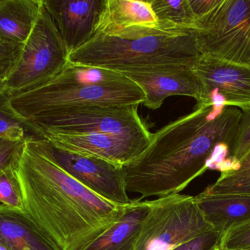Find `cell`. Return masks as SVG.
Listing matches in <instances>:
<instances>
[{"mask_svg": "<svg viewBox=\"0 0 250 250\" xmlns=\"http://www.w3.org/2000/svg\"><path fill=\"white\" fill-rule=\"evenodd\" d=\"M23 211L60 250H83L117 223L127 205L101 198L66 173L28 136L13 166Z\"/></svg>", "mask_w": 250, "mask_h": 250, "instance_id": "6da1fadb", "label": "cell"}, {"mask_svg": "<svg viewBox=\"0 0 250 250\" xmlns=\"http://www.w3.org/2000/svg\"><path fill=\"white\" fill-rule=\"evenodd\" d=\"M242 115L235 107L196 104L152 134L146 149L124 167L126 191L141 200L179 194L207 171L217 144L233 146Z\"/></svg>", "mask_w": 250, "mask_h": 250, "instance_id": "7a4b0ae2", "label": "cell"}, {"mask_svg": "<svg viewBox=\"0 0 250 250\" xmlns=\"http://www.w3.org/2000/svg\"><path fill=\"white\" fill-rule=\"evenodd\" d=\"M195 33L168 21L94 33L69 54L68 63L120 72L160 66H193L200 55Z\"/></svg>", "mask_w": 250, "mask_h": 250, "instance_id": "3957f363", "label": "cell"}, {"mask_svg": "<svg viewBox=\"0 0 250 250\" xmlns=\"http://www.w3.org/2000/svg\"><path fill=\"white\" fill-rule=\"evenodd\" d=\"M145 99L142 89L118 72L68 63L48 82L10 95V104L26 124L60 109L91 104L138 106Z\"/></svg>", "mask_w": 250, "mask_h": 250, "instance_id": "277c9868", "label": "cell"}, {"mask_svg": "<svg viewBox=\"0 0 250 250\" xmlns=\"http://www.w3.org/2000/svg\"><path fill=\"white\" fill-rule=\"evenodd\" d=\"M138 105L76 106L54 110L26 123L34 135L50 132L61 135L108 134L151 139L152 133L143 123Z\"/></svg>", "mask_w": 250, "mask_h": 250, "instance_id": "5b68a950", "label": "cell"}, {"mask_svg": "<svg viewBox=\"0 0 250 250\" xmlns=\"http://www.w3.org/2000/svg\"><path fill=\"white\" fill-rule=\"evenodd\" d=\"M193 32L200 54L250 66V0H215Z\"/></svg>", "mask_w": 250, "mask_h": 250, "instance_id": "8992f818", "label": "cell"}, {"mask_svg": "<svg viewBox=\"0 0 250 250\" xmlns=\"http://www.w3.org/2000/svg\"><path fill=\"white\" fill-rule=\"evenodd\" d=\"M211 230L194 197L167 195L149 201L132 250H173Z\"/></svg>", "mask_w": 250, "mask_h": 250, "instance_id": "52a82bcc", "label": "cell"}, {"mask_svg": "<svg viewBox=\"0 0 250 250\" xmlns=\"http://www.w3.org/2000/svg\"><path fill=\"white\" fill-rule=\"evenodd\" d=\"M68 57L57 26L42 2L35 27L23 44L19 63L4 82L6 92L11 95L48 82L62 71Z\"/></svg>", "mask_w": 250, "mask_h": 250, "instance_id": "ba28073f", "label": "cell"}, {"mask_svg": "<svg viewBox=\"0 0 250 250\" xmlns=\"http://www.w3.org/2000/svg\"><path fill=\"white\" fill-rule=\"evenodd\" d=\"M42 149L66 173L101 198L119 205L132 202L126 189L124 167L90 156L68 152L38 137Z\"/></svg>", "mask_w": 250, "mask_h": 250, "instance_id": "9c48e42d", "label": "cell"}, {"mask_svg": "<svg viewBox=\"0 0 250 250\" xmlns=\"http://www.w3.org/2000/svg\"><path fill=\"white\" fill-rule=\"evenodd\" d=\"M192 69L202 86V104L250 110V66L200 54Z\"/></svg>", "mask_w": 250, "mask_h": 250, "instance_id": "30bf717a", "label": "cell"}, {"mask_svg": "<svg viewBox=\"0 0 250 250\" xmlns=\"http://www.w3.org/2000/svg\"><path fill=\"white\" fill-rule=\"evenodd\" d=\"M120 73L135 82L146 95L143 105L157 110L173 95L191 97L196 104L204 101L203 90L192 66H160L127 69Z\"/></svg>", "mask_w": 250, "mask_h": 250, "instance_id": "8fae6325", "label": "cell"}, {"mask_svg": "<svg viewBox=\"0 0 250 250\" xmlns=\"http://www.w3.org/2000/svg\"><path fill=\"white\" fill-rule=\"evenodd\" d=\"M36 135L60 149L102 159L123 167L136 159L151 140L108 134L61 135L42 132Z\"/></svg>", "mask_w": 250, "mask_h": 250, "instance_id": "7c38bea8", "label": "cell"}, {"mask_svg": "<svg viewBox=\"0 0 250 250\" xmlns=\"http://www.w3.org/2000/svg\"><path fill=\"white\" fill-rule=\"evenodd\" d=\"M69 54L95 32L105 0H42Z\"/></svg>", "mask_w": 250, "mask_h": 250, "instance_id": "4fadbf2b", "label": "cell"}, {"mask_svg": "<svg viewBox=\"0 0 250 250\" xmlns=\"http://www.w3.org/2000/svg\"><path fill=\"white\" fill-rule=\"evenodd\" d=\"M207 223L222 235L250 220V194H211L207 189L194 197Z\"/></svg>", "mask_w": 250, "mask_h": 250, "instance_id": "5bb4252c", "label": "cell"}, {"mask_svg": "<svg viewBox=\"0 0 250 250\" xmlns=\"http://www.w3.org/2000/svg\"><path fill=\"white\" fill-rule=\"evenodd\" d=\"M0 243L9 250H60L23 210L0 205Z\"/></svg>", "mask_w": 250, "mask_h": 250, "instance_id": "9a60e30c", "label": "cell"}, {"mask_svg": "<svg viewBox=\"0 0 250 250\" xmlns=\"http://www.w3.org/2000/svg\"><path fill=\"white\" fill-rule=\"evenodd\" d=\"M158 19L151 1L105 0L94 33H106L132 26L154 27Z\"/></svg>", "mask_w": 250, "mask_h": 250, "instance_id": "2e32d148", "label": "cell"}, {"mask_svg": "<svg viewBox=\"0 0 250 250\" xmlns=\"http://www.w3.org/2000/svg\"><path fill=\"white\" fill-rule=\"evenodd\" d=\"M149 201L132 200L120 220L83 250H132L148 211Z\"/></svg>", "mask_w": 250, "mask_h": 250, "instance_id": "e0dca14e", "label": "cell"}, {"mask_svg": "<svg viewBox=\"0 0 250 250\" xmlns=\"http://www.w3.org/2000/svg\"><path fill=\"white\" fill-rule=\"evenodd\" d=\"M42 7V0H0V40L24 44Z\"/></svg>", "mask_w": 250, "mask_h": 250, "instance_id": "ac0fdd59", "label": "cell"}, {"mask_svg": "<svg viewBox=\"0 0 250 250\" xmlns=\"http://www.w3.org/2000/svg\"><path fill=\"white\" fill-rule=\"evenodd\" d=\"M151 6L158 21H168L193 30L197 17L189 0H151Z\"/></svg>", "mask_w": 250, "mask_h": 250, "instance_id": "d6986e66", "label": "cell"}, {"mask_svg": "<svg viewBox=\"0 0 250 250\" xmlns=\"http://www.w3.org/2000/svg\"><path fill=\"white\" fill-rule=\"evenodd\" d=\"M29 130L24 123L16 115L10 104V95L7 92L0 95V137L23 140Z\"/></svg>", "mask_w": 250, "mask_h": 250, "instance_id": "ffe728a7", "label": "cell"}, {"mask_svg": "<svg viewBox=\"0 0 250 250\" xmlns=\"http://www.w3.org/2000/svg\"><path fill=\"white\" fill-rule=\"evenodd\" d=\"M0 205L23 210V200L13 167L0 173Z\"/></svg>", "mask_w": 250, "mask_h": 250, "instance_id": "44dd1931", "label": "cell"}, {"mask_svg": "<svg viewBox=\"0 0 250 250\" xmlns=\"http://www.w3.org/2000/svg\"><path fill=\"white\" fill-rule=\"evenodd\" d=\"M211 194H250V175L221 174L218 180L206 188Z\"/></svg>", "mask_w": 250, "mask_h": 250, "instance_id": "7402d4cb", "label": "cell"}, {"mask_svg": "<svg viewBox=\"0 0 250 250\" xmlns=\"http://www.w3.org/2000/svg\"><path fill=\"white\" fill-rule=\"evenodd\" d=\"M218 245L229 250H250V220L223 233Z\"/></svg>", "mask_w": 250, "mask_h": 250, "instance_id": "603a6c76", "label": "cell"}, {"mask_svg": "<svg viewBox=\"0 0 250 250\" xmlns=\"http://www.w3.org/2000/svg\"><path fill=\"white\" fill-rule=\"evenodd\" d=\"M23 44L0 40V81L5 82L13 73L21 55Z\"/></svg>", "mask_w": 250, "mask_h": 250, "instance_id": "cb8c5ba5", "label": "cell"}, {"mask_svg": "<svg viewBox=\"0 0 250 250\" xmlns=\"http://www.w3.org/2000/svg\"><path fill=\"white\" fill-rule=\"evenodd\" d=\"M250 151V110L242 113L237 133L233 141L230 157L239 161L243 160Z\"/></svg>", "mask_w": 250, "mask_h": 250, "instance_id": "d4e9b609", "label": "cell"}, {"mask_svg": "<svg viewBox=\"0 0 250 250\" xmlns=\"http://www.w3.org/2000/svg\"><path fill=\"white\" fill-rule=\"evenodd\" d=\"M26 139L12 140L0 137V173L13 167L24 146Z\"/></svg>", "mask_w": 250, "mask_h": 250, "instance_id": "484cf974", "label": "cell"}, {"mask_svg": "<svg viewBox=\"0 0 250 250\" xmlns=\"http://www.w3.org/2000/svg\"><path fill=\"white\" fill-rule=\"evenodd\" d=\"M221 236L219 232L211 230L173 250H213L220 243Z\"/></svg>", "mask_w": 250, "mask_h": 250, "instance_id": "4316f807", "label": "cell"}, {"mask_svg": "<svg viewBox=\"0 0 250 250\" xmlns=\"http://www.w3.org/2000/svg\"><path fill=\"white\" fill-rule=\"evenodd\" d=\"M225 174L235 175V176H245L250 175V151L246 157L241 161L240 169L237 172L225 173Z\"/></svg>", "mask_w": 250, "mask_h": 250, "instance_id": "83f0119b", "label": "cell"}, {"mask_svg": "<svg viewBox=\"0 0 250 250\" xmlns=\"http://www.w3.org/2000/svg\"><path fill=\"white\" fill-rule=\"evenodd\" d=\"M4 92H6L5 85H4V82L0 81V95H1V94L4 93Z\"/></svg>", "mask_w": 250, "mask_h": 250, "instance_id": "f1b7e54d", "label": "cell"}, {"mask_svg": "<svg viewBox=\"0 0 250 250\" xmlns=\"http://www.w3.org/2000/svg\"><path fill=\"white\" fill-rule=\"evenodd\" d=\"M0 250H9L7 249V248H6L5 246H4V245H1V243H0Z\"/></svg>", "mask_w": 250, "mask_h": 250, "instance_id": "f546056e", "label": "cell"}, {"mask_svg": "<svg viewBox=\"0 0 250 250\" xmlns=\"http://www.w3.org/2000/svg\"><path fill=\"white\" fill-rule=\"evenodd\" d=\"M214 250H226V249H223V248H220L219 245H217V246L215 247V248H214Z\"/></svg>", "mask_w": 250, "mask_h": 250, "instance_id": "4dcf8cb0", "label": "cell"}, {"mask_svg": "<svg viewBox=\"0 0 250 250\" xmlns=\"http://www.w3.org/2000/svg\"></svg>", "mask_w": 250, "mask_h": 250, "instance_id": "1f68e13d", "label": "cell"}]
</instances>
